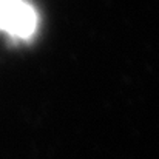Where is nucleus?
I'll return each mask as SVG.
<instances>
[{
  "label": "nucleus",
  "mask_w": 159,
  "mask_h": 159,
  "mask_svg": "<svg viewBox=\"0 0 159 159\" xmlns=\"http://www.w3.org/2000/svg\"><path fill=\"white\" fill-rule=\"evenodd\" d=\"M39 26L36 8L26 0H0V30L6 34L26 40Z\"/></svg>",
  "instance_id": "nucleus-1"
}]
</instances>
